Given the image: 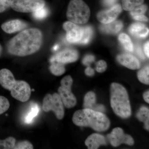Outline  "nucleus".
Here are the masks:
<instances>
[{"mask_svg":"<svg viewBox=\"0 0 149 149\" xmlns=\"http://www.w3.org/2000/svg\"><path fill=\"white\" fill-rule=\"evenodd\" d=\"M42 32L37 28L23 30L11 39L8 44L10 54L18 56H25L39 51L42 43Z\"/></svg>","mask_w":149,"mask_h":149,"instance_id":"1","label":"nucleus"},{"mask_svg":"<svg viewBox=\"0 0 149 149\" xmlns=\"http://www.w3.org/2000/svg\"><path fill=\"white\" fill-rule=\"evenodd\" d=\"M72 120L75 125L90 127L98 132L108 130L111 124L108 118L102 112L89 109L76 111Z\"/></svg>","mask_w":149,"mask_h":149,"instance_id":"2","label":"nucleus"},{"mask_svg":"<svg viewBox=\"0 0 149 149\" xmlns=\"http://www.w3.org/2000/svg\"><path fill=\"white\" fill-rule=\"evenodd\" d=\"M0 85L10 91L14 98L21 102H26L31 96V89L26 81L16 80L9 70L3 68L0 70Z\"/></svg>","mask_w":149,"mask_h":149,"instance_id":"3","label":"nucleus"},{"mask_svg":"<svg viewBox=\"0 0 149 149\" xmlns=\"http://www.w3.org/2000/svg\"><path fill=\"white\" fill-rule=\"evenodd\" d=\"M111 105L118 116L127 118L131 115V109L128 93L122 85L113 83L111 85Z\"/></svg>","mask_w":149,"mask_h":149,"instance_id":"4","label":"nucleus"},{"mask_svg":"<svg viewBox=\"0 0 149 149\" xmlns=\"http://www.w3.org/2000/svg\"><path fill=\"white\" fill-rule=\"evenodd\" d=\"M91 10L83 0H71L70 2L66 16L70 21L76 24L87 23L90 18Z\"/></svg>","mask_w":149,"mask_h":149,"instance_id":"5","label":"nucleus"},{"mask_svg":"<svg viewBox=\"0 0 149 149\" xmlns=\"http://www.w3.org/2000/svg\"><path fill=\"white\" fill-rule=\"evenodd\" d=\"M42 109L46 112L53 111L59 120L64 116V105L58 94H48L43 99Z\"/></svg>","mask_w":149,"mask_h":149,"instance_id":"6","label":"nucleus"},{"mask_svg":"<svg viewBox=\"0 0 149 149\" xmlns=\"http://www.w3.org/2000/svg\"><path fill=\"white\" fill-rule=\"evenodd\" d=\"M73 80L70 75H67L61 81L58 93L63 105L67 108H72L76 105L77 99L71 91Z\"/></svg>","mask_w":149,"mask_h":149,"instance_id":"7","label":"nucleus"},{"mask_svg":"<svg viewBox=\"0 0 149 149\" xmlns=\"http://www.w3.org/2000/svg\"><path fill=\"white\" fill-rule=\"evenodd\" d=\"M44 0H13L10 7L20 13H33L45 6Z\"/></svg>","mask_w":149,"mask_h":149,"instance_id":"8","label":"nucleus"},{"mask_svg":"<svg viewBox=\"0 0 149 149\" xmlns=\"http://www.w3.org/2000/svg\"><path fill=\"white\" fill-rule=\"evenodd\" d=\"M107 137L111 144L115 147L118 146L122 143L129 146H133L134 143L133 138L130 135L125 134L122 128L119 127L114 128Z\"/></svg>","mask_w":149,"mask_h":149,"instance_id":"9","label":"nucleus"},{"mask_svg":"<svg viewBox=\"0 0 149 149\" xmlns=\"http://www.w3.org/2000/svg\"><path fill=\"white\" fill-rule=\"evenodd\" d=\"M63 29L66 32V39L70 43H78L82 39L83 29L82 27L71 22L67 21L63 24Z\"/></svg>","mask_w":149,"mask_h":149,"instance_id":"10","label":"nucleus"},{"mask_svg":"<svg viewBox=\"0 0 149 149\" xmlns=\"http://www.w3.org/2000/svg\"><path fill=\"white\" fill-rule=\"evenodd\" d=\"M121 11L122 8L120 5H114L109 9L99 12L97 15V18L102 24H108L115 20Z\"/></svg>","mask_w":149,"mask_h":149,"instance_id":"11","label":"nucleus"},{"mask_svg":"<svg viewBox=\"0 0 149 149\" xmlns=\"http://www.w3.org/2000/svg\"><path fill=\"white\" fill-rule=\"evenodd\" d=\"M79 58V54L76 50L66 49L58 53L51 59L50 61H56L63 64L70 63L77 61Z\"/></svg>","mask_w":149,"mask_h":149,"instance_id":"12","label":"nucleus"},{"mask_svg":"<svg viewBox=\"0 0 149 149\" xmlns=\"http://www.w3.org/2000/svg\"><path fill=\"white\" fill-rule=\"evenodd\" d=\"M118 62L123 66L131 70H137L140 68V61L136 57L129 54H122L118 56Z\"/></svg>","mask_w":149,"mask_h":149,"instance_id":"13","label":"nucleus"},{"mask_svg":"<svg viewBox=\"0 0 149 149\" xmlns=\"http://www.w3.org/2000/svg\"><path fill=\"white\" fill-rule=\"evenodd\" d=\"M27 26V24L24 22L15 19L3 23L1 27L4 32L8 34H12L22 30Z\"/></svg>","mask_w":149,"mask_h":149,"instance_id":"14","label":"nucleus"},{"mask_svg":"<svg viewBox=\"0 0 149 149\" xmlns=\"http://www.w3.org/2000/svg\"><path fill=\"white\" fill-rule=\"evenodd\" d=\"M96 95L92 91L88 92L84 97L83 107L84 109H89L100 112H104L105 110V107L102 104H96Z\"/></svg>","mask_w":149,"mask_h":149,"instance_id":"15","label":"nucleus"},{"mask_svg":"<svg viewBox=\"0 0 149 149\" xmlns=\"http://www.w3.org/2000/svg\"><path fill=\"white\" fill-rule=\"evenodd\" d=\"M85 144L89 149H97L102 145H106V140L102 135L93 133L90 135L85 141Z\"/></svg>","mask_w":149,"mask_h":149,"instance_id":"16","label":"nucleus"},{"mask_svg":"<svg viewBox=\"0 0 149 149\" xmlns=\"http://www.w3.org/2000/svg\"><path fill=\"white\" fill-rule=\"evenodd\" d=\"M129 32L134 37L144 38L148 35L149 29L144 24L136 22L131 25L129 28Z\"/></svg>","mask_w":149,"mask_h":149,"instance_id":"17","label":"nucleus"},{"mask_svg":"<svg viewBox=\"0 0 149 149\" xmlns=\"http://www.w3.org/2000/svg\"><path fill=\"white\" fill-rule=\"evenodd\" d=\"M123 27V24L121 21L114 20L108 24L101 25L100 29L102 32L106 34H116L120 32Z\"/></svg>","mask_w":149,"mask_h":149,"instance_id":"18","label":"nucleus"},{"mask_svg":"<svg viewBox=\"0 0 149 149\" xmlns=\"http://www.w3.org/2000/svg\"><path fill=\"white\" fill-rule=\"evenodd\" d=\"M136 117L140 121L144 123L145 128L149 130V110L146 107H143L137 113Z\"/></svg>","mask_w":149,"mask_h":149,"instance_id":"19","label":"nucleus"},{"mask_svg":"<svg viewBox=\"0 0 149 149\" xmlns=\"http://www.w3.org/2000/svg\"><path fill=\"white\" fill-rule=\"evenodd\" d=\"M50 62L49 70L52 74L56 76H60L64 74L65 71L64 64L56 61H52Z\"/></svg>","mask_w":149,"mask_h":149,"instance_id":"20","label":"nucleus"},{"mask_svg":"<svg viewBox=\"0 0 149 149\" xmlns=\"http://www.w3.org/2000/svg\"><path fill=\"white\" fill-rule=\"evenodd\" d=\"M118 40L126 51L129 52H133V43L128 35L125 33L120 34L118 37Z\"/></svg>","mask_w":149,"mask_h":149,"instance_id":"21","label":"nucleus"},{"mask_svg":"<svg viewBox=\"0 0 149 149\" xmlns=\"http://www.w3.org/2000/svg\"><path fill=\"white\" fill-rule=\"evenodd\" d=\"M144 0H122V6L126 11H131L143 3Z\"/></svg>","mask_w":149,"mask_h":149,"instance_id":"22","label":"nucleus"},{"mask_svg":"<svg viewBox=\"0 0 149 149\" xmlns=\"http://www.w3.org/2000/svg\"><path fill=\"white\" fill-rule=\"evenodd\" d=\"M138 78L141 83L146 85L149 84V68L148 65L143 68L138 72Z\"/></svg>","mask_w":149,"mask_h":149,"instance_id":"23","label":"nucleus"},{"mask_svg":"<svg viewBox=\"0 0 149 149\" xmlns=\"http://www.w3.org/2000/svg\"><path fill=\"white\" fill-rule=\"evenodd\" d=\"M83 35L82 39L78 43L86 45L91 41L93 35V30L89 26L83 27Z\"/></svg>","mask_w":149,"mask_h":149,"instance_id":"24","label":"nucleus"},{"mask_svg":"<svg viewBox=\"0 0 149 149\" xmlns=\"http://www.w3.org/2000/svg\"><path fill=\"white\" fill-rule=\"evenodd\" d=\"M16 140L13 137H9L4 140H0V149H13Z\"/></svg>","mask_w":149,"mask_h":149,"instance_id":"25","label":"nucleus"},{"mask_svg":"<svg viewBox=\"0 0 149 149\" xmlns=\"http://www.w3.org/2000/svg\"><path fill=\"white\" fill-rule=\"evenodd\" d=\"M40 109L38 105L36 104L34 105V106L32 107L31 109H30V111L29 112L27 113V115L25 116L24 118V121L26 123H31L33 121L34 118L36 117L39 113Z\"/></svg>","mask_w":149,"mask_h":149,"instance_id":"26","label":"nucleus"},{"mask_svg":"<svg viewBox=\"0 0 149 149\" xmlns=\"http://www.w3.org/2000/svg\"><path fill=\"white\" fill-rule=\"evenodd\" d=\"M32 13V15L34 18L37 19H42L46 18L47 16L49 14V10L45 6L37 10Z\"/></svg>","mask_w":149,"mask_h":149,"instance_id":"27","label":"nucleus"},{"mask_svg":"<svg viewBox=\"0 0 149 149\" xmlns=\"http://www.w3.org/2000/svg\"><path fill=\"white\" fill-rule=\"evenodd\" d=\"M10 106L9 102L5 97L0 96V115L5 112Z\"/></svg>","mask_w":149,"mask_h":149,"instance_id":"28","label":"nucleus"},{"mask_svg":"<svg viewBox=\"0 0 149 149\" xmlns=\"http://www.w3.org/2000/svg\"><path fill=\"white\" fill-rule=\"evenodd\" d=\"M147 10V7L146 5H141L136 6L133 9V10L130 11V15L132 16L135 15H140L144 14Z\"/></svg>","mask_w":149,"mask_h":149,"instance_id":"29","label":"nucleus"},{"mask_svg":"<svg viewBox=\"0 0 149 149\" xmlns=\"http://www.w3.org/2000/svg\"><path fill=\"white\" fill-rule=\"evenodd\" d=\"M34 148L33 145L29 141H24L19 142L15 144L13 149H32Z\"/></svg>","mask_w":149,"mask_h":149,"instance_id":"30","label":"nucleus"},{"mask_svg":"<svg viewBox=\"0 0 149 149\" xmlns=\"http://www.w3.org/2000/svg\"><path fill=\"white\" fill-rule=\"evenodd\" d=\"M13 0H0V13L5 11L10 7Z\"/></svg>","mask_w":149,"mask_h":149,"instance_id":"31","label":"nucleus"},{"mask_svg":"<svg viewBox=\"0 0 149 149\" xmlns=\"http://www.w3.org/2000/svg\"><path fill=\"white\" fill-rule=\"evenodd\" d=\"M107 67L106 62L103 60H100L96 63V70L98 72H104L106 70Z\"/></svg>","mask_w":149,"mask_h":149,"instance_id":"32","label":"nucleus"},{"mask_svg":"<svg viewBox=\"0 0 149 149\" xmlns=\"http://www.w3.org/2000/svg\"><path fill=\"white\" fill-rule=\"evenodd\" d=\"M95 60V57L92 55H87L85 56L83 60V63L86 66H90V65Z\"/></svg>","mask_w":149,"mask_h":149,"instance_id":"33","label":"nucleus"},{"mask_svg":"<svg viewBox=\"0 0 149 149\" xmlns=\"http://www.w3.org/2000/svg\"><path fill=\"white\" fill-rule=\"evenodd\" d=\"M133 18L136 20H139V21H148V18L146 17L145 16L143 15H137L133 16Z\"/></svg>","mask_w":149,"mask_h":149,"instance_id":"34","label":"nucleus"},{"mask_svg":"<svg viewBox=\"0 0 149 149\" xmlns=\"http://www.w3.org/2000/svg\"><path fill=\"white\" fill-rule=\"evenodd\" d=\"M117 1V0H103L104 5L107 6H112Z\"/></svg>","mask_w":149,"mask_h":149,"instance_id":"35","label":"nucleus"},{"mask_svg":"<svg viewBox=\"0 0 149 149\" xmlns=\"http://www.w3.org/2000/svg\"><path fill=\"white\" fill-rule=\"evenodd\" d=\"M136 52L137 55L140 57L142 59H145V56L142 51V49L140 47H137L136 49Z\"/></svg>","mask_w":149,"mask_h":149,"instance_id":"36","label":"nucleus"},{"mask_svg":"<svg viewBox=\"0 0 149 149\" xmlns=\"http://www.w3.org/2000/svg\"><path fill=\"white\" fill-rule=\"evenodd\" d=\"M85 73L89 76H92L95 74L94 70L90 67H88L85 70Z\"/></svg>","mask_w":149,"mask_h":149,"instance_id":"37","label":"nucleus"},{"mask_svg":"<svg viewBox=\"0 0 149 149\" xmlns=\"http://www.w3.org/2000/svg\"><path fill=\"white\" fill-rule=\"evenodd\" d=\"M149 42H147L144 45V52L147 57L149 58Z\"/></svg>","mask_w":149,"mask_h":149,"instance_id":"38","label":"nucleus"},{"mask_svg":"<svg viewBox=\"0 0 149 149\" xmlns=\"http://www.w3.org/2000/svg\"><path fill=\"white\" fill-rule=\"evenodd\" d=\"M144 100L146 102L148 103H149V91H147L145 92L143 95Z\"/></svg>","mask_w":149,"mask_h":149,"instance_id":"39","label":"nucleus"},{"mask_svg":"<svg viewBox=\"0 0 149 149\" xmlns=\"http://www.w3.org/2000/svg\"><path fill=\"white\" fill-rule=\"evenodd\" d=\"M2 52V47L1 45L0 44V56H1V55Z\"/></svg>","mask_w":149,"mask_h":149,"instance_id":"40","label":"nucleus"}]
</instances>
